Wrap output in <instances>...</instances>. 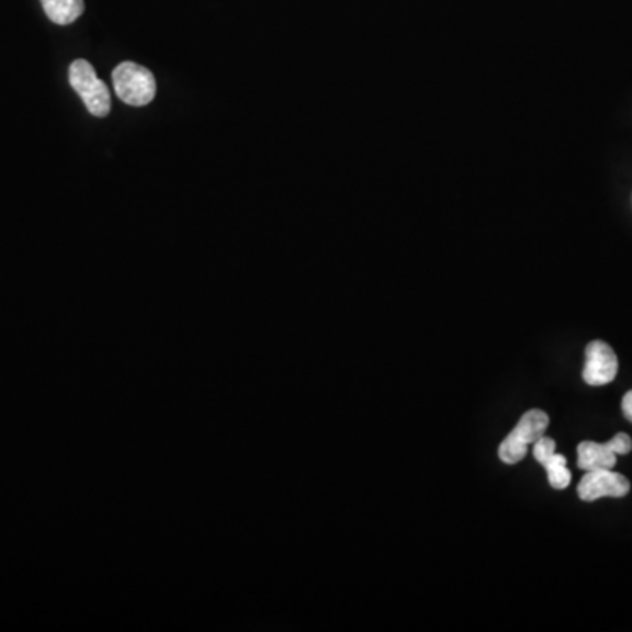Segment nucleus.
<instances>
[{
  "mask_svg": "<svg viewBox=\"0 0 632 632\" xmlns=\"http://www.w3.org/2000/svg\"><path fill=\"white\" fill-rule=\"evenodd\" d=\"M116 95L128 105H146L157 95V81L146 67L123 61L113 70Z\"/></svg>",
  "mask_w": 632,
  "mask_h": 632,
  "instance_id": "f03ea898",
  "label": "nucleus"
},
{
  "mask_svg": "<svg viewBox=\"0 0 632 632\" xmlns=\"http://www.w3.org/2000/svg\"><path fill=\"white\" fill-rule=\"evenodd\" d=\"M622 411L623 415H625V418H628V420L632 424V391L623 395Z\"/></svg>",
  "mask_w": 632,
  "mask_h": 632,
  "instance_id": "1a4fd4ad",
  "label": "nucleus"
},
{
  "mask_svg": "<svg viewBox=\"0 0 632 632\" xmlns=\"http://www.w3.org/2000/svg\"><path fill=\"white\" fill-rule=\"evenodd\" d=\"M619 373V359L613 348L605 341L588 342L585 350L584 382L590 386H602L613 382Z\"/></svg>",
  "mask_w": 632,
  "mask_h": 632,
  "instance_id": "39448f33",
  "label": "nucleus"
},
{
  "mask_svg": "<svg viewBox=\"0 0 632 632\" xmlns=\"http://www.w3.org/2000/svg\"><path fill=\"white\" fill-rule=\"evenodd\" d=\"M631 490V483L622 474L611 470H592L585 473L578 483V496L592 503L601 497H623Z\"/></svg>",
  "mask_w": 632,
  "mask_h": 632,
  "instance_id": "423d86ee",
  "label": "nucleus"
},
{
  "mask_svg": "<svg viewBox=\"0 0 632 632\" xmlns=\"http://www.w3.org/2000/svg\"><path fill=\"white\" fill-rule=\"evenodd\" d=\"M550 418L541 409H531L527 411L517 427H515L505 441L499 447V459L505 464H517L523 461L527 455V448L534 444L538 439L543 438L544 432L549 429Z\"/></svg>",
  "mask_w": 632,
  "mask_h": 632,
  "instance_id": "f257e3e1",
  "label": "nucleus"
},
{
  "mask_svg": "<svg viewBox=\"0 0 632 632\" xmlns=\"http://www.w3.org/2000/svg\"><path fill=\"white\" fill-rule=\"evenodd\" d=\"M532 455L546 470L550 485L555 490L569 487L571 471L567 470L566 456L555 452V441L552 438L543 436V438L538 439L532 444Z\"/></svg>",
  "mask_w": 632,
  "mask_h": 632,
  "instance_id": "0eeeda50",
  "label": "nucleus"
},
{
  "mask_svg": "<svg viewBox=\"0 0 632 632\" xmlns=\"http://www.w3.org/2000/svg\"><path fill=\"white\" fill-rule=\"evenodd\" d=\"M69 81L93 116H108L111 111L110 88L105 87L102 79L97 78L92 64H88L83 58L72 61L69 67Z\"/></svg>",
  "mask_w": 632,
  "mask_h": 632,
  "instance_id": "7ed1b4c3",
  "label": "nucleus"
},
{
  "mask_svg": "<svg viewBox=\"0 0 632 632\" xmlns=\"http://www.w3.org/2000/svg\"><path fill=\"white\" fill-rule=\"evenodd\" d=\"M632 450L631 436L619 432L606 443L584 441L578 444V467L584 471L613 470L617 455H628Z\"/></svg>",
  "mask_w": 632,
  "mask_h": 632,
  "instance_id": "20e7f679",
  "label": "nucleus"
},
{
  "mask_svg": "<svg viewBox=\"0 0 632 632\" xmlns=\"http://www.w3.org/2000/svg\"><path fill=\"white\" fill-rule=\"evenodd\" d=\"M44 13L57 25L76 22L84 11L83 0H41Z\"/></svg>",
  "mask_w": 632,
  "mask_h": 632,
  "instance_id": "6e6552de",
  "label": "nucleus"
}]
</instances>
